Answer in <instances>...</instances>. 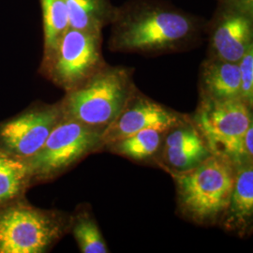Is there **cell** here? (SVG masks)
Returning a JSON list of instances; mask_svg holds the SVG:
<instances>
[{"mask_svg": "<svg viewBox=\"0 0 253 253\" xmlns=\"http://www.w3.org/2000/svg\"><path fill=\"white\" fill-rule=\"evenodd\" d=\"M208 57L238 63L253 46V11L217 2L207 20Z\"/></svg>", "mask_w": 253, "mask_h": 253, "instance_id": "9c48e42d", "label": "cell"}, {"mask_svg": "<svg viewBox=\"0 0 253 253\" xmlns=\"http://www.w3.org/2000/svg\"><path fill=\"white\" fill-rule=\"evenodd\" d=\"M40 3L42 16L43 62L54 53L60 39L70 28V20L65 0H40Z\"/></svg>", "mask_w": 253, "mask_h": 253, "instance_id": "9a60e30c", "label": "cell"}, {"mask_svg": "<svg viewBox=\"0 0 253 253\" xmlns=\"http://www.w3.org/2000/svg\"><path fill=\"white\" fill-rule=\"evenodd\" d=\"M62 118L59 103L36 102L14 117L0 122V148L27 161L44 145Z\"/></svg>", "mask_w": 253, "mask_h": 253, "instance_id": "ba28073f", "label": "cell"}, {"mask_svg": "<svg viewBox=\"0 0 253 253\" xmlns=\"http://www.w3.org/2000/svg\"><path fill=\"white\" fill-rule=\"evenodd\" d=\"M70 27L102 32L115 16L117 6L112 0H65Z\"/></svg>", "mask_w": 253, "mask_h": 253, "instance_id": "4fadbf2b", "label": "cell"}, {"mask_svg": "<svg viewBox=\"0 0 253 253\" xmlns=\"http://www.w3.org/2000/svg\"><path fill=\"white\" fill-rule=\"evenodd\" d=\"M170 173L175 182L182 216L200 225L218 223L229 205L235 183L233 162L212 154L190 171Z\"/></svg>", "mask_w": 253, "mask_h": 253, "instance_id": "7a4b0ae2", "label": "cell"}, {"mask_svg": "<svg viewBox=\"0 0 253 253\" xmlns=\"http://www.w3.org/2000/svg\"><path fill=\"white\" fill-rule=\"evenodd\" d=\"M72 233L82 253H108L105 239L90 210L80 207L71 215Z\"/></svg>", "mask_w": 253, "mask_h": 253, "instance_id": "e0dca14e", "label": "cell"}, {"mask_svg": "<svg viewBox=\"0 0 253 253\" xmlns=\"http://www.w3.org/2000/svg\"><path fill=\"white\" fill-rule=\"evenodd\" d=\"M244 149L246 156L250 162H253V126H250L245 133Z\"/></svg>", "mask_w": 253, "mask_h": 253, "instance_id": "ffe728a7", "label": "cell"}, {"mask_svg": "<svg viewBox=\"0 0 253 253\" xmlns=\"http://www.w3.org/2000/svg\"><path fill=\"white\" fill-rule=\"evenodd\" d=\"M71 215L26 197L0 208V253H45L70 231Z\"/></svg>", "mask_w": 253, "mask_h": 253, "instance_id": "277c9868", "label": "cell"}, {"mask_svg": "<svg viewBox=\"0 0 253 253\" xmlns=\"http://www.w3.org/2000/svg\"><path fill=\"white\" fill-rule=\"evenodd\" d=\"M166 132L157 128H146L105 146L112 153L135 161H145L158 152Z\"/></svg>", "mask_w": 253, "mask_h": 253, "instance_id": "2e32d148", "label": "cell"}, {"mask_svg": "<svg viewBox=\"0 0 253 253\" xmlns=\"http://www.w3.org/2000/svg\"><path fill=\"white\" fill-rule=\"evenodd\" d=\"M217 2L225 3L229 5H233L238 8L253 10V0H217Z\"/></svg>", "mask_w": 253, "mask_h": 253, "instance_id": "44dd1931", "label": "cell"}, {"mask_svg": "<svg viewBox=\"0 0 253 253\" xmlns=\"http://www.w3.org/2000/svg\"><path fill=\"white\" fill-rule=\"evenodd\" d=\"M137 90L133 69L107 64L58 101L62 117L104 131Z\"/></svg>", "mask_w": 253, "mask_h": 253, "instance_id": "3957f363", "label": "cell"}, {"mask_svg": "<svg viewBox=\"0 0 253 253\" xmlns=\"http://www.w3.org/2000/svg\"><path fill=\"white\" fill-rule=\"evenodd\" d=\"M240 71L241 100L251 108L253 105V46L238 62Z\"/></svg>", "mask_w": 253, "mask_h": 253, "instance_id": "d6986e66", "label": "cell"}, {"mask_svg": "<svg viewBox=\"0 0 253 253\" xmlns=\"http://www.w3.org/2000/svg\"><path fill=\"white\" fill-rule=\"evenodd\" d=\"M193 123L211 153L226 157L235 165L250 162L244 136L253 125L252 108L240 99L214 100L200 98Z\"/></svg>", "mask_w": 253, "mask_h": 253, "instance_id": "52a82bcc", "label": "cell"}, {"mask_svg": "<svg viewBox=\"0 0 253 253\" xmlns=\"http://www.w3.org/2000/svg\"><path fill=\"white\" fill-rule=\"evenodd\" d=\"M103 131L63 118L44 145L27 161L33 186L54 180L103 146Z\"/></svg>", "mask_w": 253, "mask_h": 253, "instance_id": "5b68a950", "label": "cell"}, {"mask_svg": "<svg viewBox=\"0 0 253 253\" xmlns=\"http://www.w3.org/2000/svg\"><path fill=\"white\" fill-rule=\"evenodd\" d=\"M33 187L27 161L20 160L0 148V208L26 197Z\"/></svg>", "mask_w": 253, "mask_h": 253, "instance_id": "5bb4252c", "label": "cell"}, {"mask_svg": "<svg viewBox=\"0 0 253 253\" xmlns=\"http://www.w3.org/2000/svg\"><path fill=\"white\" fill-rule=\"evenodd\" d=\"M206 22L169 0H126L109 26V49L144 55L187 51L199 44Z\"/></svg>", "mask_w": 253, "mask_h": 253, "instance_id": "6da1fadb", "label": "cell"}, {"mask_svg": "<svg viewBox=\"0 0 253 253\" xmlns=\"http://www.w3.org/2000/svg\"><path fill=\"white\" fill-rule=\"evenodd\" d=\"M253 218V163L235 165L231 198L218 224L228 232L243 236L250 234Z\"/></svg>", "mask_w": 253, "mask_h": 253, "instance_id": "8fae6325", "label": "cell"}, {"mask_svg": "<svg viewBox=\"0 0 253 253\" xmlns=\"http://www.w3.org/2000/svg\"><path fill=\"white\" fill-rule=\"evenodd\" d=\"M200 97L214 100H241L238 63L207 57L200 66Z\"/></svg>", "mask_w": 253, "mask_h": 253, "instance_id": "7c38bea8", "label": "cell"}, {"mask_svg": "<svg viewBox=\"0 0 253 253\" xmlns=\"http://www.w3.org/2000/svg\"><path fill=\"white\" fill-rule=\"evenodd\" d=\"M189 118L141 94L138 89L102 133L103 146L146 128L168 131Z\"/></svg>", "mask_w": 253, "mask_h": 253, "instance_id": "30bf717a", "label": "cell"}, {"mask_svg": "<svg viewBox=\"0 0 253 253\" xmlns=\"http://www.w3.org/2000/svg\"><path fill=\"white\" fill-rule=\"evenodd\" d=\"M102 41V32L70 27L39 73L65 92L77 88L107 65Z\"/></svg>", "mask_w": 253, "mask_h": 253, "instance_id": "8992f818", "label": "cell"}, {"mask_svg": "<svg viewBox=\"0 0 253 253\" xmlns=\"http://www.w3.org/2000/svg\"><path fill=\"white\" fill-rule=\"evenodd\" d=\"M212 155L205 140L182 146H163L164 167L170 172L190 171Z\"/></svg>", "mask_w": 253, "mask_h": 253, "instance_id": "ac0fdd59", "label": "cell"}]
</instances>
